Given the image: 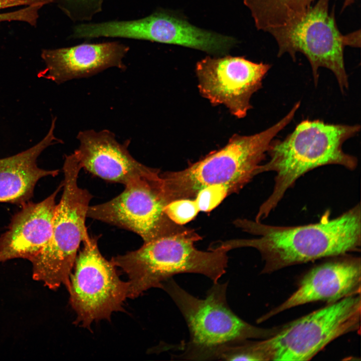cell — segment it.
Here are the masks:
<instances>
[{
    "mask_svg": "<svg viewBox=\"0 0 361 361\" xmlns=\"http://www.w3.org/2000/svg\"><path fill=\"white\" fill-rule=\"evenodd\" d=\"M234 224L258 237L220 241L213 243L214 247L227 252L243 247L256 249L264 261L261 273L360 250L359 203L334 218L327 211L318 222L303 226H274L246 219H237Z\"/></svg>",
    "mask_w": 361,
    "mask_h": 361,
    "instance_id": "1",
    "label": "cell"
},
{
    "mask_svg": "<svg viewBox=\"0 0 361 361\" xmlns=\"http://www.w3.org/2000/svg\"><path fill=\"white\" fill-rule=\"evenodd\" d=\"M359 125L329 124L319 120H304L283 140H273L258 174L276 173L273 191L261 205L255 220L261 222L277 207L289 188L307 172L319 166L338 164L349 170L357 159L344 152L343 143L360 130Z\"/></svg>",
    "mask_w": 361,
    "mask_h": 361,
    "instance_id": "2",
    "label": "cell"
},
{
    "mask_svg": "<svg viewBox=\"0 0 361 361\" xmlns=\"http://www.w3.org/2000/svg\"><path fill=\"white\" fill-rule=\"evenodd\" d=\"M290 111L270 127L251 135L235 134L222 148L213 151L186 168L160 173L164 200L166 203L195 198L202 189L221 185L228 194L237 193L258 174L272 141L293 119Z\"/></svg>",
    "mask_w": 361,
    "mask_h": 361,
    "instance_id": "3",
    "label": "cell"
},
{
    "mask_svg": "<svg viewBox=\"0 0 361 361\" xmlns=\"http://www.w3.org/2000/svg\"><path fill=\"white\" fill-rule=\"evenodd\" d=\"M202 239L194 230H185L144 242L139 249L113 257L111 261L127 275L128 297L134 298L180 273L202 274L218 282L228 266L227 252L219 249L199 250Z\"/></svg>",
    "mask_w": 361,
    "mask_h": 361,
    "instance_id": "4",
    "label": "cell"
},
{
    "mask_svg": "<svg viewBox=\"0 0 361 361\" xmlns=\"http://www.w3.org/2000/svg\"><path fill=\"white\" fill-rule=\"evenodd\" d=\"M228 282L214 285L204 299L182 288L172 278L164 281V290L175 303L188 327L190 339L179 356L185 359L216 360L226 348L250 338H267L277 329L261 328L242 319L227 301Z\"/></svg>",
    "mask_w": 361,
    "mask_h": 361,
    "instance_id": "5",
    "label": "cell"
},
{
    "mask_svg": "<svg viewBox=\"0 0 361 361\" xmlns=\"http://www.w3.org/2000/svg\"><path fill=\"white\" fill-rule=\"evenodd\" d=\"M81 169L72 153L65 155L63 191L56 207L51 238L29 261L32 265L33 278L52 290L64 285L68 291L80 245L90 238L85 222L93 197L87 190L78 185Z\"/></svg>",
    "mask_w": 361,
    "mask_h": 361,
    "instance_id": "6",
    "label": "cell"
},
{
    "mask_svg": "<svg viewBox=\"0 0 361 361\" xmlns=\"http://www.w3.org/2000/svg\"><path fill=\"white\" fill-rule=\"evenodd\" d=\"M329 2L318 0L296 24L268 33L278 45V57L288 53L295 61L296 53H302L310 64L315 85L318 83V69L324 67L334 74L343 93L348 87L344 48L346 46L360 48V30L342 35L336 24L334 6L329 13Z\"/></svg>",
    "mask_w": 361,
    "mask_h": 361,
    "instance_id": "7",
    "label": "cell"
},
{
    "mask_svg": "<svg viewBox=\"0 0 361 361\" xmlns=\"http://www.w3.org/2000/svg\"><path fill=\"white\" fill-rule=\"evenodd\" d=\"M360 294L349 296L277 328L256 341L268 360L311 359L334 339L359 328Z\"/></svg>",
    "mask_w": 361,
    "mask_h": 361,
    "instance_id": "8",
    "label": "cell"
},
{
    "mask_svg": "<svg viewBox=\"0 0 361 361\" xmlns=\"http://www.w3.org/2000/svg\"><path fill=\"white\" fill-rule=\"evenodd\" d=\"M97 241V237H90L83 243L68 290L75 322L87 328L94 321L108 319L113 312L121 311L128 297V282L120 280L116 266L100 252Z\"/></svg>",
    "mask_w": 361,
    "mask_h": 361,
    "instance_id": "9",
    "label": "cell"
},
{
    "mask_svg": "<svg viewBox=\"0 0 361 361\" xmlns=\"http://www.w3.org/2000/svg\"><path fill=\"white\" fill-rule=\"evenodd\" d=\"M119 195L105 203L90 206L87 217L133 232L147 242L182 231L186 228L166 215L160 173L125 185Z\"/></svg>",
    "mask_w": 361,
    "mask_h": 361,
    "instance_id": "10",
    "label": "cell"
},
{
    "mask_svg": "<svg viewBox=\"0 0 361 361\" xmlns=\"http://www.w3.org/2000/svg\"><path fill=\"white\" fill-rule=\"evenodd\" d=\"M271 66L241 56H207L196 66L199 92L213 105H223L232 115L243 118L252 108L251 98L261 88Z\"/></svg>",
    "mask_w": 361,
    "mask_h": 361,
    "instance_id": "11",
    "label": "cell"
},
{
    "mask_svg": "<svg viewBox=\"0 0 361 361\" xmlns=\"http://www.w3.org/2000/svg\"><path fill=\"white\" fill-rule=\"evenodd\" d=\"M104 32L107 38L179 45L217 55L226 54L237 42L232 37L201 29L164 10L139 19L107 21Z\"/></svg>",
    "mask_w": 361,
    "mask_h": 361,
    "instance_id": "12",
    "label": "cell"
},
{
    "mask_svg": "<svg viewBox=\"0 0 361 361\" xmlns=\"http://www.w3.org/2000/svg\"><path fill=\"white\" fill-rule=\"evenodd\" d=\"M76 138L79 145L73 154L81 169L106 181L125 186L141 177L156 176L160 172L159 169L142 164L130 154L129 139L121 143L108 129L82 130Z\"/></svg>",
    "mask_w": 361,
    "mask_h": 361,
    "instance_id": "13",
    "label": "cell"
},
{
    "mask_svg": "<svg viewBox=\"0 0 361 361\" xmlns=\"http://www.w3.org/2000/svg\"><path fill=\"white\" fill-rule=\"evenodd\" d=\"M360 258H343L316 266L301 279L297 289L282 304L260 317L258 323L284 310L308 303L336 302L360 294Z\"/></svg>",
    "mask_w": 361,
    "mask_h": 361,
    "instance_id": "14",
    "label": "cell"
},
{
    "mask_svg": "<svg viewBox=\"0 0 361 361\" xmlns=\"http://www.w3.org/2000/svg\"><path fill=\"white\" fill-rule=\"evenodd\" d=\"M129 49V46L117 41L44 49L41 58L46 67L38 76L61 84L93 76L111 67L125 71L126 66L123 59Z\"/></svg>",
    "mask_w": 361,
    "mask_h": 361,
    "instance_id": "15",
    "label": "cell"
},
{
    "mask_svg": "<svg viewBox=\"0 0 361 361\" xmlns=\"http://www.w3.org/2000/svg\"><path fill=\"white\" fill-rule=\"evenodd\" d=\"M57 190L39 203L28 202L12 217L8 230L0 236V263L14 259L30 261L49 241L57 204Z\"/></svg>",
    "mask_w": 361,
    "mask_h": 361,
    "instance_id": "16",
    "label": "cell"
},
{
    "mask_svg": "<svg viewBox=\"0 0 361 361\" xmlns=\"http://www.w3.org/2000/svg\"><path fill=\"white\" fill-rule=\"evenodd\" d=\"M56 120V117L53 118L49 131L38 143L15 155L0 159V203L22 206L33 197L39 179L58 174L59 170L44 169L37 163L47 147L63 143L54 135Z\"/></svg>",
    "mask_w": 361,
    "mask_h": 361,
    "instance_id": "17",
    "label": "cell"
},
{
    "mask_svg": "<svg viewBox=\"0 0 361 361\" xmlns=\"http://www.w3.org/2000/svg\"><path fill=\"white\" fill-rule=\"evenodd\" d=\"M315 0H243L249 9L256 27L269 32L291 27L299 21Z\"/></svg>",
    "mask_w": 361,
    "mask_h": 361,
    "instance_id": "18",
    "label": "cell"
},
{
    "mask_svg": "<svg viewBox=\"0 0 361 361\" xmlns=\"http://www.w3.org/2000/svg\"><path fill=\"white\" fill-rule=\"evenodd\" d=\"M61 6L74 22L90 21L101 12L104 0H59Z\"/></svg>",
    "mask_w": 361,
    "mask_h": 361,
    "instance_id": "19",
    "label": "cell"
},
{
    "mask_svg": "<svg viewBox=\"0 0 361 361\" xmlns=\"http://www.w3.org/2000/svg\"><path fill=\"white\" fill-rule=\"evenodd\" d=\"M164 211L173 222L183 226L193 220L200 211L195 200L192 198L170 202L165 206Z\"/></svg>",
    "mask_w": 361,
    "mask_h": 361,
    "instance_id": "20",
    "label": "cell"
},
{
    "mask_svg": "<svg viewBox=\"0 0 361 361\" xmlns=\"http://www.w3.org/2000/svg\"><path fill=\"white\" fill-rule=\"evenodd\" d=\"M229 195L227 189L221 185H213L200 190L195 197L200 211L209 212L215 209Z\"/></svg>",
    "mask_w": 361,
    "mask_h": 361,
    "instance_id": "21",
    "label": "cell"
},
{
    "mask_svg": "<svg viewBox=\"0 0 361 361\" xmlns=\"http://www.w3.org/2000/svg\"><path fill=\"white\" fill-rule=\"evenodd\" d=\"M53 1L54 0H0V10L19 6H44Z\"/></svg>",
    "mask_w": 361,
    "mask_h": 361,
    "instance_id": "22",
    "label": "cell"
},
{
    "mask_svg": "<svg viewBox=\"0 0 361 361\" xmlns=\"http://www.w3.org/2000/svg\"><path fill=\"white\" fill-rule=\"evenodd\" d=\"M355 0H344L341 12H342L347 7L352 4Z\"/></svg>",
    "mask_w": 361,
    "mask_h": 361,
    "instance_id": "23",
    "label": "cell"
}]
</instances>
